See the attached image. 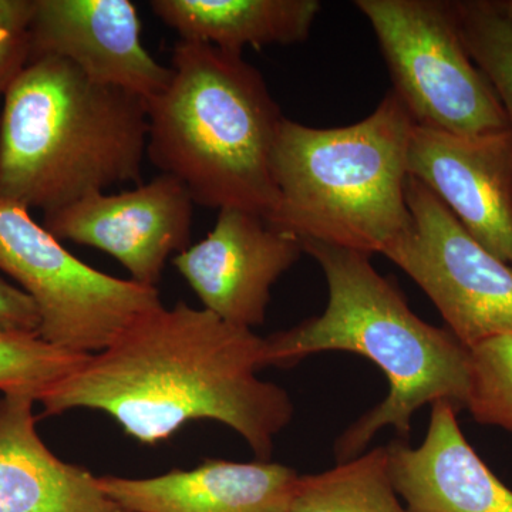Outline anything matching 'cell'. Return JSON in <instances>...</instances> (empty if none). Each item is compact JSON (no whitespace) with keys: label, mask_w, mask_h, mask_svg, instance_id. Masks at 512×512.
Masks as SVG:
<instances>
[{"label":"cell","mask_w":512,"mask_h":512,"mask_svg":"<svg viewBox=\"0 0 512 512\" xmlns=\"http://www.w3.org/2000/svg\"><path fill=\"white\" fill-rule=\"evenodd\" d=\"M262 357L264 338L254 330L185 302L163 305L40 394V417L97 410L147 446L190 421H218L247 441L256 460L271 461L295 409L286 390L256 376Z\"/></svg>","instance_id":"6da1fadb"},{"label":"cell","mask_w":512,"mask_h":512,"mask_svg":"<svg viewBox=\"0 0 512 512\" xmlns=\"http://www.w3.org/2000/svg\"><path fill=\"white\" fill-rule=\"evenodd\" d=\"M301 244L325 274L328 305L322 315L264 338L262 366L288 369L315 353L349 352L372 360L389 383L386 399L336 440L338 463L365 453L383 427L407 440L414 413L427 404L466 409L470 349L447 328L420 319L400 289L376 271L372 255L312 239Z\"/></svg>","instance_id":"7a4b0ae2"},{"label":"cell","mask_w":512,"mask_h":512,"mask_svg":"<svg viewBox=\"0 0 512 512\" xmlns=\"http://www.w3.org/2000/svg\"><path fill=\"white\" fill-rule=\"evenodd\" d=\"M0 116V200L50 214L141 184L147 101L93 82L60 57L29 60L10 83Z\"/></svg>","instance_id":"3957f363"},{"label":"cell","mask_w":512,"mask_h":512,"mask_svg":"<svg viewBox=\"0 0 512 512\" xmlns=\"http://www.w3.org/2000/svg\"><path fill=\"white\" fill-rule=\"evenodd\" d=\"M147 119L148 160L181 181L194 204L271 218L272 153L284 116L241 53L178 40L170 80L147 100Z\"/></svg>","instance_id":"277c9868"},{"label":"cell","mask_w":512,"mask_h":512,"mask_svg":"<svg viewBox=\"0 0 512 512\" xmlns=\"http://www.w3.org/2000/svg\"><path fill=\"white\" fill-rule=\"evenodd\" d=\"M413 127L393 90L348 127L284 117L272 153L278 202L269 224L299 239L383 254L412 224L406 183Z\"/></svg>","instance_id":"5b68a950"},{"label":"cell","mask_w":512,"mask_h":512,"mask_svg":"<svg viewBox=\"0 0 512 512\" xmlns=\"http://www.w3.org/2000/svg\"><path fill=\"white\" fill-rule=\"evenodd\" d=\"M369 20L414 124L456 136L511 130L507 114L461 37L454 2L356 0Z\"/></svg>","instance_id":"8992f818"},{"label":"cell","mask_w":512,"mask_h":512,"mask_svg":"<svg viewBox=\"0 0 512 512\" xmlns=\"http://www.w3.org/2000/svg\"><path fill=\"white\" fill-rule=\"evenodd\" d=\"M0 271L35 301L40 338L69 352L94 355L146 313L163 306L157 288L84 264L30 217L0 200Z\"/></svg>","instance_id":"52a82bcc"},{"label":"cell","mask_w":512,"mask_h":512,"mask_svg":"<svg viewBox=\"0 0 512 512\" xmlns=\"http://www.w3.org/2000/svg\"><path fill=\"white\" fill-rule=\"evenodd\" d=\"M412 224L382 255L429 296L467 349L512 335V266L471 237L416 178H407Z\"/></svg>","instance_id":"ba28073f"},{"label":"cell","mask_w":512,"mask_h":512,"mask_svg":"<svg viewBox=\"0 0 512 512\" xmlns=\"http://www.w3.org/2000/svg\"><path fill=\"white\" fill-rule=\"evenodd\" d=\"M194 200L177 178L158 174L117 194H96L43 215V227L59 241L106 252L131 281L157 288L170 256L190 247Z\"/></svg>","instance_id":"9c48e42d"},{"label":"cell","mask_w":512,"mask_h":512,"mask_svg":"<svg viewBox=\"0 0 512 512\" xmlns=\"http://www.w3.org/2000/svg\"><path fill=\"white\" fill-rule=\"evenodd\" d=\"M302 254L295 235L254 212L224 208L207 237L175 255L173 264L205 311L252 330L265 322L272 286Z\"/></svg>","instance_id":"30bf717a"},{"label":"cell","mask_w":512,"mask_h":512,"mask_svg":"<svg viewBox=\"0 0 512 512\" xmlns=\"http://www.w3.org/2000/svg\"><path fill=\"white\" fill-rule=\"evenodd\" d=\"M407 170L512 266V130L456 136L414 124Z\"/></svg>","instance_id":"8fae6325"},{"label":"cell","mask_w":512,"mask_h":512,"mask_svg":"<svg viewBox=\"0 0 512 512\" xmlns=\"http://www.w3.org/2000/svg\"><path fill=\"white\" fill-rule=\"evenodd\" d=\"M30 59L60 57L93 82L150 100L167 86L171 67L141 42L130 0H35L28 28Z\"/></svg>","instance_id":"7c38bea8"},{"label":"cell","mask_w":512,"mask_h":512,"mask_svg":"<svg viewBox=\"0 0 512 512\" xmlns=\"http://www.w3.org/2000/svg\"><path fill=\"white\" fill-rule=\"evenodd\" d=\"M457 413L434 403L421 446H387L394 490L407 512H512V491L470 446Z\"/></svg>","instance_id":"4fadbf2b"},{"label":"cell","mask_w":512,"mask_h":512,"mask_svg":"<svg viewBox=\"0 0 512 512\" xmlns=\"http://www.w3.org/2000/svg\"><path fill=\"white\" fill-rule=\"evenodd\" d=\"M299 474L272 461L204 460L161 476L99 477L128 512H289Z\"/></svg>","instance_id":"5bb4252c"},{"label":"cell","mask_w":512,"mask_h":512,"mask_svg":"<svg viewBox=\"0 0 512 512\" xmlns=\"http://www.w3.org/2000/svg\"><path fill=\"white\" fill-rule=\"evenodd\" d=\"M25 392L0 397V512H128L86 468L55 456L36 430Z\"/></svg>","instance_id":"9a60e30c"},{"label":"cell","mask_w":512,"mask_h":512,"mask_svg":"<svg viewBox=\"0 0 512 512\" xmlns=\"http://www.w3.org/2000/svg\"><path fill=\"white\" fill-rule=\"evenodd\" d=\"M154 15L180 40L241 53L305 42L319 15L318 0H153Z\"/></svg>","instance_id":"2e32d148"},{"label":"cell","mask_w":512,"mask_h":512,"mask_svg":"<svg viewBox=\"0 0 512 512\" xmlns=\"http://www.w3.org/2000/svg\"><path fill=\"white\" fill-rule=\"evenodd\" d=\"M289 512H407L394 490L387 446L299 476Z\"/></svg>","instance_id":"e0dca14e"},{"label":"cell","mask_w":512,"mask_h":512,"mask_svg":"<svg viewBox=\"0 0 512 512\" xmlns=\"http://www.w3.org/2000/svg\"><path fill=\"white\" fill-rule=\"evenodd\" d=\"M468 55L487 77L512 130V16L507 0H456Z\"/></svg>","instance_id":"ac0fdd59"},{"label":"cell","mask_w":512,"mask_h":512,"mask_svg":"<svg viewBox=\"0 0 512 512\" xmlns=\"http://www.w3.org/2000/svg\"><path fill=\"white\" fill-rule=\"evenodd\" d=\"M89 355L57 348L37 335L0 332V392L40 394L62 382Z\"/></svg>","instance_id":"d6986e66"},{"label":"cell","mask_w":512,"mask_h":512,"mask_svg":"<svg viewBox=\"0 0 512 512\" xmlns=\"http://www.w3.org/2000/svg\"><path fill=\"white\" fill-rule=\"evenodd\" d=\"M470 353L466 409L477 423L512 433V335L484 340Z\"/></svg>","instance_id":"ffe728a7"},{"label":"cell","mask_w":512,"mask_h":512,"mask_svg":"<svg viewBox=\"0 0 512 512\" xmlns=\"http://www.w3.org/2000/svg\"><path fill=\"white\" fill-rule=\"evenodd\" d=\"M40 313L22 289L0 278V332L40 336Z\"/></svg>","instance_id":"44dd1931"},{"label":"cell","mask_w":512,"mask_h":512,"mask_svg":"<svg viewBox=\"0 0 512 512\" xmlns=\"http://www.w3.org/2000/svg\"><path fill=\"white\" fill-rule=\"evenodd\" d=\"M29 59L28 30H0V93L5 94L10 83L29 63Z\"/></svg>","instance_id":"7402d4cb"},{"label":"cell","mask_w":512,"mask_h":512,"mask_svg":"<svg viewBox=\"0 0 512 512\" xmlns=\"http://www.w3.org/2000/svg\"><path fill=\"white\" fill-rule=\"evenodd\" d=\"M35 0H0V30H28Z\"/></svg>","instance_id":"603a6c76"},{"label":"cell","mask_w":512,"mask_h":512,"mask_svg":"<svg viewBox=\"0 0 512 512\" xmlns=\"http://www.w3.org/2000/svg\"><path fill=\"white\" fill-rule=\"evenodd\" d=\"M508 12L512 16V0H507Z\"/></svg>","instance_id":"cb8c5ba5"}]
</instances>
